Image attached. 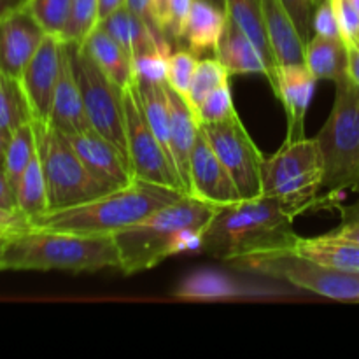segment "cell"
<instances>
[{"instance_id": "816d5d0a", "label": "cell", "mask_w": 359, "mask_h": 359, "mask_svg": "<svg viewBox=\"0 0 359 359\" xmlns=\"http://www.w3.org/2000/svg\"><path fill=\"white\" fill-rule=\"evenodd\" d=\"M9 237H11V235L2 233V231H0V251H2V249H4V245H6V242L9 241Z\"/></svg>"}, {"instance_id": "db71d44e", "label": "cell", "mask_w": 359, "mask_h": 359, "mask_svg": "<svg viewBox=\"0 0 359 359\" xmlns=\"http://www.w3.org/2000/svg\"><path fill=\"white\" fill-rule=\"evenodd\" d=\"M321 2H325V0H312V4H314V7L318 6V4H321Z\"/></svg>"}, {"instance_id": "3957f363", "label": "cell", "mask_w": 359, "mask_h": 359, "mask_svg": "<svg viewBox=\"0 0 359 359\" xmlns=\"http://www.w3.org/2000/svg\"><path fill=\"white\" fill-rule=\"evenodd\" d=\"M184 195L188 193L137 179L130 186L112 189L81 205L41 214L30 219V226L67 233L112 237L161 207L177 202Z\"/></svg>"}, {"instance_id": "7dc6e473", "label": "cell", "mask_w": 359, "mask_h": 359, "mask_svg": "<svg viewBox=\"0 0 359 359\" xmlns=\"http://www.w3.org/2000/svg\"><path fill=\"white\" fill-rule=\"evenodd\" d=\"M123 6H126V0H100L98 2V23Z\"/></svg>"}, {"instance_id": "7bdbcfd3", "label": "cell", "mask_w": 359, "mask_h": 359, "mask_svg": "<svg viewBox=\"0 0 359 359\" xmlns=\"http://www.w3.org/2000/svg\"><path fill=\"white\" fill-rule=\"evenodd\" d=\"M30 226V219L20 210H11L0 207V231L7 235L20 233V231L28 230Z\"/></svg>"}, {"instance_id": "ab89813d", "label": "cell", "mask_w": 359, "mask_h": 359, "mask_svg": "<svg viewBox=\"0 0 359 359\" xmlns=\"http://www.w3.org/2000/svg\"><path fill=\"white\" fill-rule=\"evenodd\" d=\"M287 13L293 18L298 32L302 34L305 42L314 37V28H312V18H314V4L312 0H283Z\"/></svg>"}, {"instance_id": "ba28073f", "label": "cell", "mask_w": 359, "mask_h": 359, "mask_svg": "<svg viewBox=\"0 0 359 359\" xmlns=\"http://www.w3.org/2000/svg\"><path fill=\"white\" fill-rule=\"evenodd\" d=\"M228 265L242 272L286 280L319 297L339 302H359V272L333 269L290 251L242 256L228 262Z\"/></svg>"}, {"instance_id": "8fae6325", "label": "cell", "mask_w": 359, "mask_h": 359, "mask_svg": "<svg viewBox=\"0 0 359 359\" xmlns=\"http://www.w3.org/2000/svg\"><path fill=\"white\" fill-rule=\"evenodd\" d=\"M200 130L212 146L214 153L226 167L241 193L242 200L263 195V163L265 156L245 130L241 116L212 125H200Z\"/></svg>"}, {"instance_id": "11a10c76", "label": "cell", "mask_w": 359, "mask_h": 359, "mask_svg": "<svg viewBox=\"0 0 359 359\" xmlns=\"http://www.w3.org/2000/svg\"><path fill=\"white\" fill-rule=\"evenodd\" d=\"M353 46H356V48L359 49V35H358V39H356V41H354V42H353Z\"/></svg>"}, {"instance_id": "ee69618b", "label": "cell", "mask_w": 359, "mask_h": 359, "mask_svg": "<svg viewBox=\"0 0 359 359\" xmlns=\"http://www.w3.org/2000/svg\"><path fill=\"white\" fill-rule=\"evenodd\" d=\"M151 16H153L154 28L167 37V27L168 20H170V0H151Z\"/></svg>"}, {"instance_id": "f5cc1de1", "label": "cell", "mask_w": 359, "mask_h": 359, "mask_svg": "<svg viewBox=\"0 0 359 359\" xmlns=\"http://www.w3.org/2000/svg\"><path fill=\"white\" fill-rule=\"evenodd\" d=\"M349 2L353 4V7L358 11V14H359V0H349Z\"/></svg>"}, {"instance_id": "484cf974", "label": "cell", "mask_w": 359, "mask_h": 359, "mask_svg": "<svg viewBox=\"0 0 359 359\" xmlns=\"http://www.w3.org/2000/svg\"><path fill=\"white\" fill-rule=\"evenodd\" d=\"M349 49L344 39L314 35L305 48V65L316 79L337 83L347 76Z\"/></svg>"}, {"instance_id": "7a4b0ae2", "label": "cell", "mask_w": 359, "mask_h": 359, "mask_svg": "<svg viewBox=\"0 0 359 359\" xmlns=\"http://www.w3.org/2000/svg\"><path fill=\"white\" fill-rule=\"evenodd\" d=\"M217 207L184 195L158 209L137 224L114 233L119 270L126 276L160 265L165 258L186 249H198L200 237Z\"/></svg>"}, {"instance_id": "83f0119b", "label": "cell", "mask_w": 359, "mask_h": 359, "mask_svg": "<svg viewBox=\"0 0 359 359\" xmlns=\"http://www.w3.org/2000/svg\"><path fill=\"white\" fill-rule=\"evenodd\" d=\"M137 91H139L140 104H142L144 114L153 128L154 135L161 142L168 154L170 153V102H168L167 83L163 84H149V83H137ZM174 160V158H172Z\"/></svg>"}, {"instance_id": "30bf717a", "label": "cell", "mask_w": 359, "mask_h": 359, "mask_svg": "<svg viewBox=\"0 0 359 359\" xmlns=\"http://www.w3.org/2000/svg\"><path fill=\"white\" fill-rule=\"evenodd\" d=\"M123 107H125L128 156L135 177L186 193L174 160L154 135L144 114L135 81L123 90Z\"/></svg>"}, {"instance_id": "60d3db41", "label": "cell", "mask_w": 359, "mask_h": 359, "mask_svg": "<svg viewBox=\"0 0 359 359\" xmlns=\"http://www.w3.org/2000/svg\"><path fill=\"white\" fill-rule=\"evenodd\" d=\"M333 207H337L342 214V223L335 230L330 231V235L359 244V202L351 207H340L339 203H335Z\"/></svg>"}, {"instance_id": "4fadbf2b", "label": "cell", "mask_w": 359, "mask_h": 359, "mask_svg": "<svg viewBox=\"0 0 359 359\" xmlns=\"http://www.w3.org/2000/svg\"><path fill=\"white\" fill-rule=\"evenodd\" d=\"M62 46L63 41H60L58 37L46 35L37 53L32 56L20 77L21 86L34 112V121H49L53 98L62 70Z\"/></svg>"}, {"instance_id": "d4e9b609", "label": "cell", "mask_w": 359, "mask_h": 359, "mask_svg": "<svg viewBox=\"0 0 359 359\" xmlns=\"http://www.w3.org/2000/svg\"><path fill=\"white\" fill-rule=\"evenodd\" d=\"M290 252L347 272H359V244L325 233L314 238L298 237Z\"/></svg>"}, {"instance_id": "d6a6232c", "label": "cell", "mask_w": 359, "mask_h": 359, "mask_svg": "<svg viewBox=\"0 0 359 359\" xmlns=\"http://www.w3.org/2000/svg\"><path fill=\"white\" fill-rule=\"evenodd\" d=\"M170 44L168 41L161 42L156 48L139 53L133 56V77L137 83L163 84L167 83L168 58H170Z\"/></svg>"}, {"instance_id": "e575fe53", "label": "cell", "mask_w": 359, "mask_h": 359, "mask_svg": "<svg viewBox=\"0 0 359 359\" xmlns=\"http://www.w3.org/2000/svg\"><path fill=\"white\" fill-rule=\"evenodd\" d=\"M196 119L200 125H212V123L226 121L238 114L233 107V98H231L230 81L219 84L216 90L210 91L202 104L195 109Z\"/></svg>"}, {"instance_id": "8d00e7d4", "label": "cell", "mask_w": 359, "mask_h": 359, "mask_svg": "<svg viewBox=\"0 0 359 359\" xmlns=\"http://www.w3.org/2000/svg\"><path fill=\"white\" fill-rule=\"evenodd\" d=\"M230 293H235L231 286L221 277H191L179 287V297L184 298H217L228 297Z\"/></svg>"}, {"instance_id": "ffe728a7", "label": "cell", "mask_w": 359, "mask_h": 359, "mask_svg": "<svg viewBox=\"0 0 359 359\" xmlns=\"http://www.w3.org/2000/svg\"><path fill=\"white\" fill-rule=\"evenodd\" d=\"M224 11H226L228 20L233 21L244 32L245 37L262 53L266 69H269L266 79H269L270 86L276 93L277 84H279V65H277L272 46H270L265 18H263L262 0H226V9Z\"/></svg>"}, {"instance_id": "2e32d148", "label": "cell", "mask_w": 359, "mask_h": 359, "mask_svg": "<svg viewBox=\"0 0 359 359\" xmlns=\"http://www.w3.org/2000/svg\"><path fill=\"white\" fill-rule=\"evenodd\" d=\"M316 83L318 79L312 76L305 63L279 67V84H277L276 97L286 111L287 142L305 137V116L311 107Z\"/></svg>"}, {"instance_id": "9a60e30c", "label": "cell", "mask_w": 359, "mask_h": 359, "mask_svg": "<svg viewBox=\"0 0 359 359\" xmlns=\"http://www.w3.org/2000/svg\"><path fill=\"white\" fill-rule=\"evenodd\" d=\"M67 137L88 170L105 186L118 189L137 181L128 160L114 144L109 142L100 133L90 128L86 132Z\"/></svg>"}, {"instance_id": "ac0fdd59", "label": "cell", "mask_w": 359, "mask_h": 359, "mask_svg": "<svg viewBox=\"0 0 359 359\" xmlns=\"http://www.w3.org/2000/svg\"><path fill=\"white\" fill-rule=\"evenodd\" d=\"M168 102H170V153L175 168L179 172L186 193H189V165H191L193 147L200 135V123L195 111L186 98L167 84Z\"/></svg>"}, {"instance_id": "681fc988", "label": "cell", "mask_w": 359, "mask_h": 359, "mask_svg": "<svg viewBox=\"0 0 359 359\" xmlns=\"http://www.w3.org/2000/svg\"><path fill=\"white\" fill-rule=\"evenodd\" d=\"M7 139H9V137H6L2 132H0V167H4V154H6Z\"/></svg>"}, {"instance_id": "4316f807", "label": "cell", "mask_w": 359, "mask_h": 359, "mask_svg": "<svg viewBox=\"0 0 359 359\" xmlns=\"http://www.w3.org/2000/svg\"><path fill=\"white\" fill-rule=\"evenodd\" d=\"M34 121L30 102L18 77L0 72V132L6 137Z\"/></svg>"}, {"instance_id": "52a82bcc", "label": "cell", "mask_w": 359, "mask_h": 359, "mask_svg": "<svg viewBox=\"0 0 359 359\" xmlns=\"http://www.w3.org/2000/svg\"><path fill=\"white\" fill-rule=\"evenodd\" d=\"M34 125L39 156L48 186L49 210L81 205L112 191L88 170L65 133L49 123L34 121Z\"/></svg>"}, {"instance_id": "603a6c76", "label": "cell", "mask_w": 359, "mask_h": 359, "mask_svg": "<svg viewBox=\"0 0 359 359\" xmlns=\"http://www.w3.org/2000/svg\"><path fill=\"white\" fill-rule=\"evenodd\" d=\"M224 25L226 13L223 9L209 0H193L179 41H184L195 55L216 49Z\"/></svg>"}, {"instance_id": "4dcf8cb0", "label": "cell", "mask_w": 359, "mask_h": 359, "mask_svg": "<svg viewBox=\"0 0 359 359\" xmlns=\"http://www.w3.org/2000/svg\"><path fill=\"white\" fill-rule=\"evenodd\" d=\"M23 6L46 34L62 41L72 11V0H25Z\"/></svg>"}, {"instance_id": "d590c367", "label": "cell", "mask_w": 359, "mask_h": 359, "mask_svg": "<svg viewBox=\"0 0 359 359\" xmlns=\"http://www.w3.org/2000/svg\"><path fill=\"white\" fill-rule=\"evenodd\" d=\"M198 62V55H195L191 49H177L168 58L167 84L184 98L188 95L189 84H191L193 74H195Z\"/></svg>"}, {"instance_id": "836d02e7", "label": "cell", "mask_w": 359, "mask_h": 359, "mask_svg": "<svg viewBox=\"0 0 359 359\" xmlns=\"http://www.w3.org/2000/svg\"><path fill=\"white\" fill-rule=\"evenodd\" d=\"M98 2L100 0H72L69 23H67L63 42L83 44L84 39L98 25Z\"/></svg>"}, {"instance_id": "7c38bea8", "label": "cell", "mask_w": 359, "mask_h": 359, "mask_svg": "<svg viewBox=\"0 0 359 359\" xmlns=\"http://www.w3.org/2000/svg\"><path fill=\"white\" fill-rule=\"evenodd\" d=\"M46 35L23 4L0 14V72L20 79Z\"/></svg>"}, {"instance_id": "7402d4cb", "label": "cell", "mask_w": 359, "mask_h": 359, "mask_svg": "<svg viewBox=\"0 0 359 359\" xmlns=\"http://www.w3.org/2000/svg\"><path fill=\"white\" fill-rule=\"evenodd\" d=\"M214 51H216V58L223 63L230 76H233V74H237V76H242V74H263V76H266L269 74L262 53L245 37L244 32L233 21L228 20V16L223 34H221Z\"/></svg>"}, {"instance_id": "5b68a950", "label": "cell", "mask_w": 359, "mask_h": 359, "mask_svg": "<svg viewBox=\"0 0 359 359\" xmlns=\"http://www.w3.org/2000/svg\"><path fill=\"white\" fill-rule=\"evenodd\" d=\"M316 140L325 161L321 195L333 207L335 195L359 189V86L349 76L335 83L333 107Z\"/></svg>"}, {"instance_id": "74e56055", "label": "cell", "mask_w": 359, "mask_h": 359, "mask_svg": "<svg viewBox=\"0 0 359 359\" xmlns=\"http://www.w3.org/2000/svg\"><path fill=\"white\" fill-rule=\"evenodd\" d=\"M312 28H314V35L342 39L339 20H337L335 7H333L332 0H325V2L316 6L314 18H312Z\"/></svg>"}, {"instance_id": "277c9868", "label": "cell", "mask_w": 359, "mask_h": 359, "mask_svg": "<svg viewBox=\"0 0 359 359\" xmlns=\"http://www.w3.org/2000/svg\"><path fill=\"white\" fill-rule=\"evenodd\" d=\"M104 269H119L114 237L28 228L11 235L0 251V272L65 270L79 273Z\"/></svg>"}, {"instance_id": "f35d334b", "label": "cell", "mask_w": 359, "mask_h": 359, "mask_svg": "<svg viewBox=\"0 0 359 359\" xmlns=\"http://www.w3.org/2000/svg\"><path fill=\"white\" fill-rule=\"evenodd\" d=\"M335 7L337 20H339L340 34H342L344 42L347 46L353 44L359 35V14L354 9L349 0H332Z\"/></svg>"}, {"instance_id": "b9f144b4", "label": "cell", "mask_w": 359, "mask_h": 359, "mask_svg": "<svg viewBox=\"0 0 359 359\" xmlns=\"http://www.w3.org/2000/svg\"><path fill=\"white\" fill-rule=\"evenodd\" d=\"M193 0H170V20L167 27V37L181 39L182 27L188 18L189 9H191Z\"/></svg>"}, {"instance_id": "1f68e13d", "label": "cell", "mask_w": 359, "mask_h": 359, "mask_svg": "<svg viewBox=\"0 0 359 359\" xmlns=\"http://www.w3.org/2000/svg\"><path fill=\"white\" fill-rule=\"evenodd\" d=\"M228 81H230V74H228V70L224 69L223 63L216 56L214 58L200 60L195 74H193L191 84H189L188 95H186V102L195 111L210 91L216 90L219 84L228 83Z\"/></svg>"}, {"instance_id": "e0dca14e", "label": "cell", "mask_w": 359, "mask_h": 359, "mask_svg": "<svg viewBox=\"0 0 359 359\" xmlns=\"http://www.w3.org/2000/svg\"><path fill=\"white\" fill-rule=\"evenodd\" d=\"M48 123L65 135H76V133L86 132L91 128L86 112H84L79 83L76 79L72 56H70L67 42H63L62 46V70H60Z\"/></svg>"}, {"instance_id": "c3c4849f", "label": "cell", "mask_w": 359, "mask_h": 359, "mask_svg": "<svg viewBox=\"0 0 359 359\" xmlns=\"http://www.w3.org/2000/svg\"><path fill=\"white\" fill-rule=\"evenodd\" d=\"M25 0H0V14L7 13V11L14 9V7L21 6Z\"/></svg>"}, {"instance_id": "f907efd6", "label": "cell", "mask_w": 359, "mask_h": 359, "mask_svg": "<svg viewBox=\"0 0 359 359\" xmlns=\"http://www.w3.org/2000/svg\"><path fill=\"white\" fill-rule=\"evenodd\" d=\"M209 2H212L214 6H217L219 9H226V0H209ZM224 13H226V11H224Z\"/></svg>"}, {"instance_id": "44dd1931", "label": "cell", "mask_w": 359, "mask_h": 359, "mask_svg": "<svg viewBox=\"0 0 359 359\" xmlns=\"http://www.w3.org/2000/svg\"><path fill=\"white\" fill-rule=\"evenodd\" d=\"M98 25L114 41H118L132 58L139 55V53L156 48L158 44L167 41L163 34H160L156 28L151 27L140 14L130 9L128 6L119 7L118 11L109 14Z\"/></svg>"}, {"instance_id": "9c48e42d", "label": "cell", "mask_w": 359, "mask_h": 359, "mask_svg": "<svg viewBox=\"0 0 359 359\" xmlns=\"http://www.w3.org/2000/svg\"><path fill=\"white\" fill-rule=\"evenodd\" d=\"M67 44H69L70 56H72L74 72H76V79L79 83L84 112H86L91 130L114 144L130 163L125 107H123V90L125 88L118 86L84 51L83 46L74 44V42H67Z\"/></svg>"}, {"instance_id": "5bb4252c", "label": "cell", "mask_w": 359, "mask_h": 359, "mask_svg": "<svg viewBox=\"0 0 359 359\" xmlns=\"http://www.w3.org/2000/svg\"><path fill=\"white\" fill-rule=\"evenodd\" d=\"M189 195L216 207L241 202L242 196L212 146L200 130L189 165Z\"/></svg>"}, {"instance_id": "bcb514c9", "label": "cell", "mask_w": 359, "mask_h": 359, "mask_svg": "<svg viewBox=\"0 0 359 359\" xmlns=\"http://www.w3.org/2000/svg\"><path fill=\"white\" fill-rule=\"evenodd\" d=\"M349 62H347V76L354 81L359 86V49L356 46L349 44Z\"/></svg>"}, {"instance_id": "d6986e66", "label": "cell", "mask_w": 359, "mask_h": 359, "mask_svg": "<svg viewBox=\"0 0 359 359\" xmlns=\"http://www.w3.org/2000/svg\"><path fill=\"white\" fill-rule=\"evenodd\" d=\"M262 7L277 65H304L307 42L298 32L283 0H262Z\"/></svg>"}, {"instance_id": "f6af8a7d", "label": "cell", "mask_w": 359, "mask_h": 359, "mask_svg": "<svg viewBox=\"0 0 359 359\" xmlns=\"http://www.w3.org/2000/svg\"><path fill=\"white\" fill-rule=\"evenodd\" d=\"M0 207H4V209L18 210L16 193H14L13 186H11L9 179H7L4 167H0Z\"/></svg>"}, {"instance_id": "8992f818", "label": "cell", "mask_w": 359, "mask_h": 359, "mask_svg": "<svg viewBox=\"0 0 359 359\" xmlns=\"http://www.w3.org/2000/svg\"><path fill=\"white\" fill-rule=\"evenodd\" d=\"M325 161L318 140H284L280 149L263 163V195L280 200L297 216L328 205L321 195Z\"/></svg>"}, {"instance_id": "cb8c5ba5", "label": "cell", "mask_w": 359, "mask_h": 359, "mask_svg": "<svg viewBox=\"0 0 359 359\" xmlns=\"http://www.w3.org/2000/svg\"><path fill=\"white\" fill-rule=\"evenodd\" d=\"M81 46L118 86L126 88L135 81L132 56L100 25H97L91 30V34L84 39Z\"/></svg>"}, {"instance_id": "f546056e", "label": "cell", "mask_w": 359, "mask_h": 359, "mask_svg": "<svg viewBox=\"0 0 359 359\" xmlns=\"http://www.w3.org/2000/svg\"><path fill=\"white\" fill-rule=\"evenodd\" d=\"M35 153H37V133H35V125L32 121L20 126L7 139L6 154H4V170H6L14 193H16L21 175L27 170L30 161L34 160Z\"/></svg>"}, {"instance_id": "6da1fadb", "label": "cell", "mask_w": 359, "mask_h": 359, "mask_svg": "<svg viewBox=\"0 0 359 359\" xmlns=\"http://www.w3.org/2000/svg\"><path fill=\"white\" fill-rule=\"evenodd\" d=\"M294 217L280 200L265 195L217 207L196 251L226 263L242 256L291 251L300 237L293 230Z\"/></svg>"}, {"instance_id": "f1b7e54d", "label": "cell", "mask_w": 359, "mask_h": 359, "mask_svg": "<svg viewBox=\"0 0 359 359\" xmlns=\"http://www.w3.org/2000/svg\"><path fill=\"white\" fill-rule=\"evenodd\" d=\"M16 203L18 210L25 214L28 219H34V217L41 216V214L49 210L48 186H46L44 168H42L39 149L35 153L34 160L27 167V170L21 175L20 182H18Z\"/></svg>"}]
</instances>
